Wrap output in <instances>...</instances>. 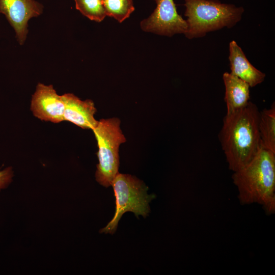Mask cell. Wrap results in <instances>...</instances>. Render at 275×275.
I'll list each match as a JSON object with an SVG mask.
<instances>
[{
    "label": "cell",
    "instance_id": "obj_11",
    "mask_svg": "<svg viewBox=\"0 0 275 275\" xmlns=\"http://www.w3.org/2000/svg\"><path fill=\"white\" fill-rule=\"evenodd\" d=\"M223 79L225 87L224 100L229 114L245 106L250 101V86L242 79L225 72Z\"/></svg>",
    "mask_w": 275,
    "mask_h": 275
},
{
    "label": "cell",
    "instance_id": "obj_4",
    "mask_svg": "<svg viewBox=\"0 0 275 275\" xmlns=\"http://www.w3.org/2000/svg\"><path fill=\"white\" fill-rule=\"evenodd\" d=\"M97 141L99 162L95 173L96 181L102 186H111L119 173L120 145L126 142L117 118L103 119L92 130Z\"/></svg>",
    "mask_w": 275,
    "mask_h": 275
},
{
    "label": "cell",
    "instance_id": "obj_15",
    "mask_svg": "<svg viewBox=\"0 0 275 275\" xmlns=\"http://www.w3.org/2000/svg\"><path fill=\"white\" fill-rule=\"evenodd\" d=\"M13 176L11 167H7L0 170V190L7 187L11 183Z\"/></svg>",
    "mask_w": 275,
    "mask_h": 275
},
{
    "label": "cell",
    "instance_id": "obj_9",
    "mask_svg": "<svg viewBox=\"0 0 275 275\" xmlns=\"http://www.w3.org/2000/svg\"><path fill=\"white\" fill-rule=\"evenodd\" d=\"M63 95L65 102L64 121L70 122L82 129L93 130L98 122L94 118L96 108L93 101L82 100L72 93Z\"/></svg>",
    "mask_w": 275,
    "mask_h": 275
},
{
    "label": "cell",
    "instance_id": "obj_10",
    "mask_svg": "<svg viewBox=\"0 0 275 275\" xmlns=\"http://www.w3.org/2000/svg\"><path fill=\"white\" fill-rule=\"evenodd\" d=\"M229 60L230 73L250 87H254L264 80L265 74L251 64L241 48L233 40L229 43Z\"/></svg>",
    "mask_w": 275,
    "mask_h": 275
},
{
    "label": "cell",
    "instance_id": "obj_7",
    "mask_svg": "<svg viewBox=\"0 0 275 275\" xmlns=\"http://www.w3.org/2000/svg\"><path fill=\"white\" fill-rule=\"evenodd\" d=\"M43 11V5L35 0H0V13L13 29L20 45L26 39L29 20L40 15Z\"/></svg>",
    "mask_w": 275,
    "mask_h": 275
},
{
    "label": "cell",
    "instance_id": "obj_3",
    "mask_svg": "<svg viewBox=\"0 0 275 275\" xmlns=\"http://www.w3.org/2000/svg\"><path fill=\"white\" fill-rule=\"evenodd\" d=\"M184 6L187 28L184 35L189 39L233 27L241 19L244 11L242 7L218 0H185Z\"/></svg>",
    "mask_w": 275,
    "mask_h": 275
},
{
    "label": "cell",
    "instance_id": "obj_6",
    "mask_svg": "<svg viewBox=\"0 0 275 275\" xmlns=\"http://www.w3.org/2000/svg\"><path fill=\"white\" fill-rule=\"evenodd\" d=\"M156 7L151 14L143 19L140 26L146 32L171 37L184 34L187 25L185 19L177 11L174 0H153Z\"/></svg>",
    "mask_w": 275,
    "mask_h": 275
},
{
    "label": "cell",
    "instance_id": "obj_8",
    "mask_svg": "<svg viewBox=\"0 0 275 275\" xmlns=\"http://www.w3.org/2000/svg\"><path fill=\"white\" fill-rule=\"evenodd\" d=\"M65 102L63 95H59L51 85L38 83L31 100V110L39 119L54 123L63 120Z\"/></svg>",
    "mask_w": 275,
    "mask_h": 275
},
{
    "label": "cell",
    "instance_id": "obj_14",
    "mask_svg": "<svg viewBox=\"0 0 275 275\" xmlns=\"http://www.w3.org/2000/svg\"><path fill=\"white\" fill-rule=\"evenodd\" d=\"M75 8L89 19L101 22L106 16L101 0H74Z\"/></svg>",
    "mask_w": 275,
    "mask_h": 275
},
{
    "label": "cell",
    "instance_id": "obj_5",
    "mask_svg": "<svg viewBox=\"0 0 275 275\" xmlns=\"http://www.w3.org/2000/svg\"><path fill=\"white\" fill-rule=\"evenodd\" d=\"M113 186L116 198V210L112 219L101 233L113 234L118 222L126 212L134 213L136 217L147 216L150 212L149 202L154 195H148V187L140 180L129 174L118 173L114 179Z\"/></svg>",
    "mask_w": 275,
    "mask_h": 275
},
{
    "label": "cell",
    "instance_id": "obj_13",
    "mask_svg": "<svg viewBox=\"0 0 275 275\" xmlns=\"http://www.w3.org/2000/svg\"><path fill=\"white\" fill-rule=\"evenodd\" d=\"M106 16L121 23L134 11L132 0H101Z\"/></svg>",
    "mask_w": 275,
    "mask_h": 275
},
{
    "label": "cell",
    "instance_id": "obj_12",
    "mask_svg": "<svg viewBox=\"0 0 275 275\" xmlns=\"http://www.w3.org/2000/svg\"><path fill=\"white\" fill-rule=\"evenodd\" d=\"M259 132L261 144L265 149L275 153V105L263 109L259 114Z\"/></svg>",
    "mask_w": 275,
    "mask_h": 275
},
{
    "label": "cell",
    "instance_id": "obj_2",
    "mask_svg": "<svg viewBox=\"0 0 275 275\" xmlns=\"http://www.w3.org/2000/svg\"><path fill=\"white\" fill-rule=\"evenodd\" d=\"M233 183L242 205L258 204L268 214L275 212V153L262 146L246 165L233 172Z\"/></svg>",
    "mask_w": 275,
    "mask_h": 275
},
{
    "label": "cell",
    "instance_id": "obj_1",
    "mask_svg": "<svg viewBox=\"0 0 275 275\" xmlns=\"http://www.w3.org/2000/svg\"><path fill=\"white\" fill-rule=\"evenodd\" d=\"M260 112L251 102L223 119L219 139L229 169L236 171L249 163L262 147L259 132Z\"/></svg>",
    "mask_w": 275,
    "mask_h": 275
}]
</instances>
